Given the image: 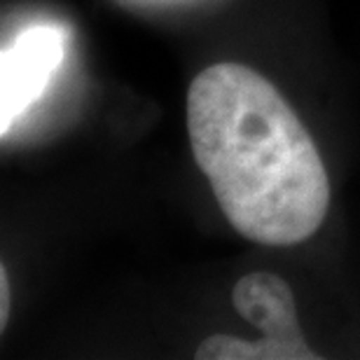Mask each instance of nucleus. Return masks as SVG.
<instances>
[{
	"mask_svg": "<svg viewBox=\"0 0 360 360\" xmlns=\"http://www.w3.org/2000/svg\"><path fill=\"white\" fill-rule=\"evenodd\" d=\"M187 134L222 215L243 239L295 246L319 232L330 180L319 148L264 75L215 63L187 91Z\"/></svg>",
	"mask_w": 360,
	"mask_h": 360,
	"instance_id": "obj_1",
	"label": "nucleus"
},
{
	"mask_svg": "<svg viewBox=\"0 0 360 360\" xmlns=\"http://www.w3.org/2000/svg\"><path fill=\"white\" fill-rule=\"evenodd\" d=\"M232 304L250 326L262 333L246 342L232 335H211L199 344V360H319L302 335L295 295L276 274L255 271L236 281Z\"/></svg>",
	"mask_w": 360,
	"mask_h": 360,
	"instance_id": "obj_2",
	"label": "nucleus"
},
{
	"mask_svg": "<svg viewBox=\"0 0 360 360\" xmlns=\"http://www.w3.org/2000/svg\"><path fill=\"white\" fill-rule=\"evenodd\" d=\"M66 59V31L33 26L21 31L0 59V131L12 124L45 94L52 75Z\"/></svg>",
	"mask_w": 360,
	"mask_h": 360,
	"instance_id": "obj_3",
	"label": "nucleus"
},
{
	"mask_svg": "<svg viewBox=\"0 0 360 360\" xmlns=\"http://www.w3.org/2000/svg\"><path fill=\"white\" fill-rule=\"evenodd\" d=\"M7 281H10V276H7V269L3 264L0 267V328L3 330L7 326V316H10V285H7Z\"/></svg>",
	"mask_w": 360,
	"mask_h": 360,
	"instance_id": "obj_4",
	"label": "nucleus"
}]
</instances>
